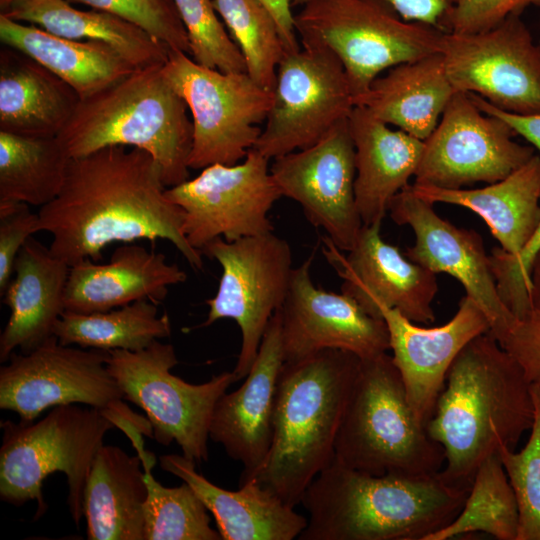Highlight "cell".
<instances>
[{
  "instance_id": "obj_28",
  "label": "cell",
  "mask_w": 540,
  "mask_h": 540,
  "mask_svg": "<svg viewBox=\"0 0 540 540\" xmlns=\"http://www.w3.org/2000/svg\"><path fill=\"white\" fill-rule=\"evenodd\" d=\"M80 97L64 80L25 53L0 50V131L54 138L73 115Z\"/></svg>"
},
{
  "instance_id": "obj_16",
  "label": "cell",
  "mask_w": 540,
  "mask_h": 540,
  "mask_svg": "<svg viewBox=\"0 0 540 540\" xmlns=\"http://www.w3.org/2000/svg\"><path fill=\"white\" fill-rule=\"evenodd\" d=\"M515 135L504 120L481 111L468 93L455 92L424 140L414 183L459 189L500 181L535 154Z\"/></svg>"
},
{
  "instance_id": "obj_33",
  "label": "cell",
  "mask_w": 540,
  "mask_h": 540,
  "mask_svg": "<svg viewBox=\"0 0 540 540\" xmlns=\"http://www.w3.org/2000/svg\"><path fill=\"white\" fill-rule=\"evenodd\" d=\"M53 335L63 345L104 351H139L171 335L167 314L158 316L156 303L143 299L109 311H64Z\"/></svg>"
},
{
  "instance_id": "obj_46",
  "label": "cell",
  "mask_w": 540,
  "mask_h": 540,
  "mask_svg": "<svg viewBox=\"0 0 540 540\" xmlns=\"http://www.w3.org/2000/svg\"><path fill=\"white\" fill-rule=\"evenodd\" d=\"M469 95L481 111L504 120L515 134L528 141L538 151L537 154L540 156V113L519 115L505 112L491 105L479 95L473 93H469Z\"/></svg>"
},
{
  "instance_id": "obj_35",
  "label": "cell",
  "mask_w": 540,
  "mask_h": 540,
  "mask_svg": "<svg viewBox=\"0 0 540 540\" xmlns=\"http://www.w3.org/2000/svg\"><path fill=\"white\" fill-rule=\"evenodd\" d=\"M518 525L516 498L496 452L477 469L458 515L426 540H449L474 532L487 533L497 540H516Z\"/></svg>"
},
{
  "instance_id": "obj_25",
  "label": "cell",
  "mask_w": 540,
  "mask_h": 540,
  "mask_svg": "<svg viewBox=\"0 0 540 540\" xmlns=\"http://www.w3.org/2000/svg\"><path fill=\"white\" fill-rule=\"evenodd\" d=\"M161 468L187 483L213 515L222 540H293L307 525L295 511L255 479L226 490L210 482L183 454H165Z\"/></svg>"
},
{
  "instance_id": "obj_22",
  "label": "cell",
  "mask_w": 540,
  "mask_h": 540,
  "mask_svg": "<svg viewBox=\"0 0 540 540\" xmlns=\"http://www.w3.org/2000/svg\"><path fill=\"white\" fill-rule=\"evenodd\" d=\"M283 363L280 308L269 321L245 382L237 390L225 392L212 414L210 439L221 444L228 456L244 467L239 485L257 472L270 450Z\"/></svg>"
},
{
  "instance_id": "obj_2",
  "label": "cell",
  "mask_w": 540,
  "mask_h": 540,
  "mask_svg": "<svg viewBox=\"0 0 540 540\" xmlns=\"http://www.w3.org/2000/svg\"><path fill=\"white\" fill-rule=\"evenodd\" d=\"M530 387L520 365L490 331L463 347L425 426L443 448L439 475L446 483L470 490L486 458L501 447L514 450L533 424Z\"/></svg>"
},
{
  "instance_id": "obj_1",
  "label": "cell",
  "mask_w": 540,
  "mask_h": 540,
  "mask_svg": "<svg viewBox=\"0 0 540 540\" xmlns=\"http://www.w3.org/2000/svg\"><path fill=\"white\" fill-rule=\"evenodd\" d=\"M165 191L148 152L105 147L70 159L60 192L38 211V232L52 236L50 251L69 266L86 258L100 261L114 242L162 239L201 270L202 253L184 233V211Z\"/></svg>"
},
{
  "instance_id": "obj_24",
  "label": "cell",
  "mask_w": 540,
  "mask_h": 540,
  "mask_svg": "<svg viewBox=\"0 0 540 540\" xmlns=\"http://www.w3.org/2000/svg\"><path fill=\"white\" fill-rule=\"evenodd\" d=\"M70 266L32 236L18 253L14 276L2 302L10 316L0 336V361L20 349L30 352L53 336L65 311L64 293Z\"/></svg>"
},
{
  "instance_id": "obj_14",
  "label": "cell",
  "mask_w": 540,
  "mask_h": 540,
  "mask_svg": "<svg viewBox=\"0 0 540 540\" xmlns=\"http://www.w3.org/2000/svg\"><path fill=\"white\" fill-rule=\"evenodd\" d=\"M440 53L456 92L505 112L540 113V45L520 14L483 32H444Z\"/></svg>"
},
{
  "instance_id": "obj_39",
  "label": "cell",
  "mask_w": 540,
  "mask_h": 540,
  "mask_svg": "<svg viewBox=\"0 0 540 540\" xmlns=\"http://www.w3.org/2000/svg\"><path fill=\"white\" fill-rule=\"evenodd\" d=\"M174 3L194 61L224 73L246 72L241 51L221 22L213 0H174Z\"/></svg>"
},
{
  "instance_id": "obj_20",
  "label": "cell",
  "mask_w": 540,
  "mask_h": 540,
  "mask_svg": "<svg viewBox=\"0 0 540 540\" xmlns=\"http://www.w3.org/2000/svg\"><path fill=\"white\" fill-rule=\"evenodd\" d=\"M381 225H363L346 255L327 237L323 238V254L343 280L341 292L376 318H380L377 307L385 305L417 324L434 322L437 274L386 242L380 233Z\"/></svg>"
},
{
  "instance_id": "obj_15",
  "label": "cell",
  "mask_w": 540,
  "mask_h": 540,
  "mask_svg": "<svg viewBox=\"0 0 540 540\" xmlns=\"http://www.w3.org/2000/svg\"><path fill=\"white\" fill-rule=\"evenodd\" d=\"M184 211V233L199 250L216 238L234 241L273 232L269 212L282 195L258 150L234 165L213 164L193 179L166 188Z\"/></svg>"
},
{
  "instance_id": "obj_32",
  "label": "cell",
  "mask_w": 540,
  "mask_h": 540,
  "mask_svg": "<svg viewBox=\"0 0 540 540\" xmlns=\"http://www.w3.org/2000/svg\"><path fill=\"white\" fill-rule=\"evenodd\" d=\"M1 13L60 37L105 43L135 68L163 65L171 51L118 15L97 9L79 10L67 0H16Z\"/></svg>"
},
{
  "instance_id": "obj_49",
  "label": "cell",
  "mask_w": 540,
  "mask_h": 540,
  "mask_svg": "<svg viewBox=\"0 0 540 540\" xmlns=\"http://www.w3.org/2000/svg\"><path fill=\"white\" fill-rule=\"evenodd\" d=\"M16 0H0V10L4 12Z\"/></svg>"
},
{
  "instance_id": "obj_21",
  "label": "cell",
  "mask_w": 540,
  "mask_h": 540,
  "mask_svg": "<svg viewBox=\"0 0 540 540\" xmlns=\"http://www.w3.org/2000/svg\"><path fill=\"white\" fill-rule=\"evenodd\" d=\"M377 310L386 323L389 350L408 403L418 422L426 426L454 359L469 341L489 331L487 317L467 295L460 300L455 315L438 327L419 326L385 305Z\"/></svg>"
},
{
  "instance_id": "obj_23",
  "label": "cell",
  "mask_w": 540,
  "mask_h": 540,
  "mask_svg": "<svg viewBox=\"0 0 540 540\" xmlns=\"http://www.w3.org/2000/svg\"><path fill=\"white\" fill-rule=\"evenodd\" d=\"M186 280V273L164 254L124 243L106 264L86 258L70 266L65 311L104 312L143 299L158 303L169 286Z\"/></svg>"
},
{
  "instance_id": "obj_9",
  "label": "cell",
  "mask_w": 540,
  "mask_h": 540,
  "mask_svg": "<svg viewBox=\"0 0 540 540\" xmlns=\"http://www.w3.org/2000/svg\"><path fill=\"white\" fill-rule=\"evenodd\" d=\"M162 72L192 117L190 169L234 165L254 148L274 99L246 72L224 73L171 50Z\"/></svg>"
},
{
  "instance_id": "obj_6",
  "label": "cell",
  "mask_w": 540,
  "mask_h": 540,
  "mask_svg": "<svg viewBox=\"0 0 540 540\" xmlns=\"http://www.w3.org/2000/svg\"><path fill=\"white\" fill-rule=\"evenodd\" d=\"M334 460L373 475L424 476L443 468V448L416 419L387 352L361 359L337 433Z\"/></svg>"
},
{
  "instance_id": "obj_30",
  "label": "cell",
  "mask_w": 540,
  "mask_h": 540,
  "mask_svg": "<svg viewBox=\"0 0 540 540\" xmlns=\"http://www.w3.org/2000/svg\"><path fill=\"white\" fill-rule=\"evenodd\" d=\"M142 459L102 445L85 485L83 517L89 540H144L147 497Z\"/></svg>"
},
{
  "instance_id": "obj_27",
  "label": "cell",
  "mask_w": 540,
  "mask_h": 540,
  "mask_svg": "<svg viewBox=\"0 0 540 540\" xmlns=\"http://www.w3.org/2000/svg\"><path fill=\"white\" fill-rule=\"evenodd\" d=\"M411 187L433 205L452 204L477 214L511 256L522 251L540 222V156L536 153L507 177L481 188L446 189L417 183Z\"/></svg>"
},
{
  "instance_id": "obj_43",
  "label": "cell",
  "mask_w": 540,
  "mask_h": 540,
  "mask_svg": "<svg viewBox=\"0 0 540 540\" xmlns=\"http://www.w3.org/2000/svg\"><path fill=\"white\" fill-rule=\"evenodd\" d=\"M529 6L540 7V0H456L449 32L487 31L501 24L510 15H521Z\"/></svg>"
},
{
  "instance_id": "obj_50",
  "label": "cell",
  "mask_w": 540,
  "mask_h": 540,
  "mask_svg": "<svg viewBox=\"0 0 540 540\" xmlns=\"http://www.w3.org/2000/svg\"><path fill=\"white\" fill-rule=\"evenodd\" d=\"M309 0H291L292 6H302Z\"/></svg>"
},
{
  "instance_id": "obj_38",
  "label": "cell",
  "mask_w": 540,
  "mask_h": 540,
  "mask_svg": "<svg viewBox=\"0 0 540 540\" xmlns=\"http://www.w3.org/2000/svg\"><path fill=\"white\" fill-rule=\"evenodd\" d=\"M530 388L534 420L527 443L519 452L508 447L498 450L517 502L516 540H540V389Z\"/></svg>"
},
{
  "instance_id": "obj_36",
  "label": "cell",
  "mask_w": 540,
  "mask_h": 540,
  "mask_svg": "<svg viewBox=\"0 0 540 540\" xmlns=\"http://www.w3.org/2000/svg\"><path fill=\"white\" fill-rule=\"evenodd\" d=\"M142 459L147 497L144 503V540H220L210 526L208 510L192 488L183 483L165 487L155 480L151 468L155 456L138 453Z\"/></svg>"
},
{
  "instance_id": "obj_26",
  "label": "cell",
  "mask_w": 540,
  "mask_h": 540,
  "mask_svg": "<svg viewBox=\"0 0 540 540\" xmlns=\"http://www.w3.org/2000/svg\"><path fill=\"white\" fill-rule=\"evenodd\" d=\"M355 148V201L363 225L382 224L392 199L415 176L424 141L392 130L363 106L348 117Z\"/></svg>"
},
{
  "instance_id": "obj_37",
  "label": "cell",
  "mask_w": 540,
  "mask_h": 540,
  "mask_svg": "<svg viewBox=\"0 0 540 540\" xmlns=\"http://www.w3.org/2000/svg\"><path fill=\"white\" fill-rule=\"evenodd\" d=\"M213 4L241 51L246 73L273 92L277 68L286 53L273 15L259 0H213Z\"/></svg>"
},
{
  "instance_id": "obj_19",
  "label": "cell",
  "mask_w": 540,
  "mask_h": 540,
  "mask_svg": "<svg viewBox=\"0 0 540 540\" xmlns=\"http://www.w3.org/2000/svg\"><path fill=\"white\" fill-rule=\"evenodd\" d=\"M388 212L397 225L409 226L414 234L405 255L435 274L457 279L484 312L491 334L500 335L516 317L500 298L482 237L439 216L410 184L395 195Z\"/></svg>"
},
{
  "instance_id": "obj_42",
  "label": "cell",
  "mask_w": 540,
  "mask_h": 540,
  "mask_svg": "<svg viewBox=\"0 0 540 540\" xmlns=\"http://www.w3.org/2000/svg\"><path fill=\"white\" fill-rule=\"evenodd\" d=\"M38 213L26 203H0V293L3 295L14 274L19 251L38 232Z\"/></svg>"
},
{
  "instance_id": "obj_13",
  "label": "cell",
  "mask_w": 540,
  "mask_h": 540,
  "mask_svg": "<svg viewBox=\"0 0 540 540\" xmlns=\"http://www.w3.org/2000/svg\"><path fill=\"white\" fill-rule=\"evenodd\" d=\"M274 99L254 148L275 159L305 149L347 119L354 94L340 60L327 49L303 47L281 59Z\"/></svg>"
},
{
  "instance_id": "obj_45",
  "label": "cell",
  "mask_w": 540,
  "mask_h": 540,
  "mask_svg": "<svg viewBox=\"0 0 540 540\" xmlns=\"http://www.w3.org/2000/svg\"><path fill=\"white\" fill-rule=\"evenodd\" d=\"M408 22H419L442 32L450 31L456 0H385Z\"/></svg>"
},
{
  "instance_id": "obj_12",
  "label": "cell",
  "mask_w": 540,
  "mask_h": 540,
  "mask_svg": "<svg viewBox=\"0 0 540 540\" xmlns=\"http://www.w3.org/2000/svg\"><path fill=\"white\" fill-rule=\"evenodd\" d=\"M201 253L216 260L222 274L199 327L226 318L237 323L242 342L233 373L238 381L249 373L269 321L285 301L294 269L292 251L285 239L270 232L234 241L216 238Z\"/></svg>"
},
{
  "instance_id": "obj_48",
  "label": "cell",
  "mask_w": 540,
  "mask_h": 540,
  "mask_svg": "<svg viewBox=\"0 0 540 540\" xmlns=\"http://www.w3.org/2000/svg\"><path fill=\"white\" fill-rule=\"evenodd\" d=\"M529 296L532 309L540 310V249L537 251L530 269Z\"/></svg>"
},
{
  "instance_id": "obj_44",
  "label": "cell",
  "mask_w": 540,
  "mask_h": 540,
  "mask_svg": "<svg viewBox=\"0 0 540 540\" xmlns=\"http://www.w3.org/2000/svg\"><path fill=\"white\" fill-rule=\"evenodd\" d=\"M496 340L520 365L530 385L540 389V310L515 318Z\"/></svg>"
},
{
  "instance_id": "obj_5",
  "label": "cell",
  "mask_w": 540,
  "mask_h": 540,
  "mask_svg": "<svg viewBox=\"0 0 540 540\" xmlns=\"http://www.w3.org/2000/svg\"><path fill=\"white\" fill-rule=\"evenodd\" d=\"M163 65L136 68L80 99L57 136L69 158L109 146L138 148L156 161L166 188L189 179L192 120L186 102L164 77Z\"/></svg>"
},
{
  "instance_id": "obj_11",
  "label": "cell",
  "mask_w": 540,
  "mask_h": 540,
  "mask_svg": "<svg viewBox=\"0 0 540 540\" xmlns=\"http://www.w3.org/2000/svg\"><path fill=\"white\" fill-rule=\"evenodd\" d=\"M108 357L109 351L63 345L54 335L30 352H14L0 368V408L30 422L48 408L82 404L105 411L115 426L146 429L148 419L122 401Z\"/></svg>"
},
{
  "instance_id": "obj_31",
  "label": "cell",
  "mask_w": 540,
  "mask_h": 540,
  "mask_svg": "<svg viewBox=\"0 0 540 540\" xmlns=\"http://www.w3.org/2000/svg\"><path fill=\"white\" fill-rule=\"evenodd\" d=\"M3 45L30 56L68 83L80 99L91 96L128 76L136 68L111 46L54 35L0 13Z\"/></svg>"
},
{
  "instance_id": "obj_3",
  "label": "cell",
  "mask_w": 540,
  "mask_h": 540,
  "mask_svg": "<svg viewBox=\"0 0 540 540\" xmlns=\"http://www.w3.org/2000/svg\"><path fill=\"white\" fill-rule=\"evenodd\" d=\"M468 489L432 475H373L334 459L309 484L299 540H426L461 511Z\"/></svg>"
},
{
  "instance_id": "obj_41",
  "label": "cell",
  "mask_w": 540,
  "mask_h": 540,
  "mask_svg": "<svg viewBox=\"0 0 540 540\" xmlns=\"http://www.w3.org/2000/svg\"><path fill=\"white\" fill-rule=\"evenodd\" d=\"M539 249L540 222L517 256H511L501 247L493 248L489 255L500 298L516 318H522L532 310L529 296L530 269Z\"/></svg>"
},
{
  "instance_id": "obj_18",
  "label": "cell",
  "mask_w": 540,
  "mask_h": 540,
  "mask_svg": "<svg viewBox=\"0 0 540 540\" xmlns=\"http://www.w3.org/2000/svg\"><path fill=\"white\" fill-rule=\"evenodd\" d=\"M314 253L293 269L281 307L284 362L324 349H341L368 359L390 349L383 319L366 312L351 296L317 287L311 278Z\"/></svg>"
},
{
  "instance_id": "obj_8",
  "label": "cell",
  "mask_w": 540,
  "mask_h": 540,
  "mask_svg": "<svg viewBox=\"0 0 540 540\" xmlns=\"http://www.w3.org/2000/svg\"><path fill=\"white\" fill-rule=\"evenodd\" d=\"M294 24L301 46L337 56L354 97L383 71L440 53L444 34L404 20L385 0H309Z\"/></svg>"
},
{
  "instance_id": "obj_29",
  "label": "cell",
  "mask_w": 540,
  "mask_h": 540,
  "mask_svg": "<svg viewBox=\"0 0 540 540\" xmlns=\"http://www.w3.org/2000/svg\"><path fill=\"white\" fill-rule=\"evenodd\" d=\"M455 90L441 53L396 65L354 97L376 118L426 140L436 128Z\"/></svg>"
},
{
  "instance_id": "obj_47",
  "label": "cell",
  "mask_w": 540,
  "mask_h": 540,
  "mask_svg": "<svg viewBox=\"0 0 540 540\" xmlns=\"http://www.w3.org/2000/svg\"><path fill=\"white\" fill-rule=\"evenodd\" d=\"M273 15L284 42L286 52L299 50L291 0H259Z\"/></svg>"
},
{
  "instance_id": "obj_4",
  "label": "cell",
  "mask_w": 540,
  "mask_h": 540,
  "mask_svg": "<svg viewBox=\"0 0 540 540\" xmlns=\"http://www.w3.org/2000/svg\"><path fill=\"white\" fill-rule=\"evenodd\" d=\"M360 363L357 355L341 349H324L283 363L271 447L250 479L292 507L301 503L309 484L334 459L337 433Z\"/></svg>"
},
{
  "instance_id": "obj_34",
  "label": "cell",
  "mask_w": 540,
  "mask_h": 540,
  "mask_svg": "<svg viewBox=\"0 0 540 540\" xmlns=\"http://www.w3.org/2000/svg\"><path fill=\"white\" fill-rule=\"evenodd\" d=\"M69 161L57 137L0 131V203L48 204L61 190Z\"/></svg>"
},
{
  "instance_id": "obj_40",
  "label": "cell",
  "mask_w": 540,
  "mask_h": 540,
  "mask_svg": "<svg viewBox=\"0 0 540 540\" xmlns=\"http://www.w3.org/2000/svg\"><path fill=\"white\" fill-rule=\"evenodd\" d=\"M118 15L139 26L170 50L190 55L188 36L174 0H67Z\"/></svg>"
},
{
  "instance_id": "obj_7",
  "label": "cell",
  "mask_w": 540,
  "mask_h": 540,
  "mask_svg": "<svg viewBox=\"0 0 540 540\" xmlns=\"http://www.w3.org/2000/svg\"><path fill=\"white\" fill-rule=\"evenodd\" d=\"M113 427L105 411L82 404L55 406L36 422H1V500L15 506L36 500L37 519L47 509L42 492L44 480L62 472L67 479L69 512L79 526L92 462L105 434Z\"/></svg>"
},
{
  "instance_id": "obj_10",
  "label": "cell",
  "mask_w": 540,
  "mask_h": 540,
  "mask_svg": "<svg viewBox=\"0 0 540 540\" xmlns=\"http://www.w3.org/2000/svg\"><path fill=\"white\" fill-rule=\"evenodd\" d=\"M177 364L173 345L159 340L139 351L111 350L107 360L124 399L145 411L152 437L165 446L176 442L194 462L207 461L215 405L237 379L232 371L192 384L171 373Z\"/></svg>"
},
{
  "instance_id": "obj_17",
  "label": "cell",
  "mask_w": 540,
  "mask_h": 540,
  "mask_svg": "<svg viewBox=\"0 0 540 540\" xmlns=\"http://www.w3.org/2000/svg\"><path fill=\"white\" fill-rule=\"evenodd\" d=\"M271 175L281 195L303 209L339 250L349 251L363 226L355 201V148L348 118L315 144L273 159Z\"/></svg>"
}]
</instances>
